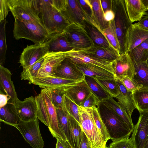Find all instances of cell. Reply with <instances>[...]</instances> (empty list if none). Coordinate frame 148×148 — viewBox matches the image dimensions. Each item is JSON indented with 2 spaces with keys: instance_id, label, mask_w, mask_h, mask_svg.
<instances>
[{
  "instance_id": "d590c367",
  "label": "cell",
  "mask_w": 148,
  "mask_h": 148,
  "mask_svg": "<svg viewBox=\"0 0 148 148\" xmlns=\"http://www.w3.org/2000/svg\"><path fill=\"white\" fill-rule=\"evenodd\" d=\"M102 33L110 45L120 53V47L116 31L114 20L110 22L109 27L104 29Z\"/></svg>"
},
{
  "instance_id": "f5cc1de1",
  "label": "cell",
  "mask_w": 148,
  "mask_h": 148,
  "mask_svg": "<svg viewBox=\"0 0 148 148\" xmlns=\"http://www.w3.org/2000/svg\"><path fill=\"white\" fill-rule=\"evenodd\" d=\"M115 17V13L112 10H107L104 13V19L107 22H110L113 21Z\"/></svg>"
},
{
  "instance_id": "7402d4cb",
  "label": "cell",
  "mask_w": 148,
  "mask_h": 148,
  "mask_svg": "<svg viewBox=\"0 0 148 148\" xmlns=\"http://www.w3.org/2000/svg\"><path fill=\"white\" fill-rule=\"evenodd\" d=\"M45 42L49 52H66L74 50L64 32L51 35Z\"/></svg>"
},
{
  "instance_id": "f907efd6",
  "label": "cell",
  "mask_w": 148,
  "mask_h": 148,
  "mask_svg": "<svg viewBox=\"0 0 148 148\" xmlns=\"http://www.w3.org/2000/svg\"><path fill=\"white\" fill-rule=\"evenodd\" d=\"M51 5L61 12L66 9L67 0H50Z\"/></svg>"
},
{
  "instance_id": "d6986e66",
  "label": "cell",
  "mask_w": 148,
  "mask_h": 148,
  "mask_svg": "<svg viewBox=\"0 0 148 148\" xmlns=\"http://www.w3.org/2000/svg\"><path fill=\"white\" fill-rule=\"evenodd\" d=\"M64 95L78 106L92 93L84 79L63 90Z\"/></svg>"
},
{
  "instance_id": "b9f144b4",
  "label": "cell",
  "mask_w": 148,
  "mask_h": 148,
  "mask_svg": "<svg viewBox=\"0 0 148 148\" xmlns=\"http://www.w3.org/2000/svg\"><path fill=\"white\" fill-rule=\"evenodd\" d=\"M92 111L96 125L104 141L106 143L107 141L111 139V138L106 127L101 117L97 107L92 108Z\"/></svg>"
},
{
  "instance_id": "7a4b0ae2",
  "label": "cell",
  "mask_w": 148,
  "mask_h": 148,
  "mask_svg": "<svg viewBox=\"0 0 148 148\" xmlns=\"http://www.w3.org/2000/svg\"><path fill=\"white\" fill-rule=\"evenodd\" d=\"M41 21L50 35L64 32L71 24L62 12L53 6L50 0H39Z\"/></svg>"
},
{
  "instance_id": "2e32d148",
  "label": "cell",
  "mask_w": 148,
  "mask_h": 148,
  "mask_svg": "<svg viewBox=\"0 0 148 148\" xmlns=\"http://www.w3.org/2000/svg\"><path fill=\"white\" fill-rule=\"evenodd\" d=\"M55 76L75 80L84 79V75L75 64L68 57L65 58L57 68Z\"/></svg>"
},
{
  "instance_id": "f1b7e54d",
  "label": "cell",
  "mask_w": 148,
  "mask_h": 148,
  "mask_svg": "<svg viewBox=\"0 0 148 148\" xmlns=\"http://www.w3.org/2000/svg\"><path fill=\"white\" fill-rule=\"evenodd\" d=\"M83 26L94 45L105 47L111 46L102 32L96 26L87 20L85 21Z\"/></svg>"
},
{
  "instance_id": "277c9868",
  "label": "cell",
  "mask_w": 148,
  "mask_h": 148,
  "mask_svg": "<svg viewBox=\"0 0 148 148\" xmlns=\"http://www.w3.org/2000/svg\"><path fill=\"white\" fill-rule=\"evenodd\" d=\"M80 124L92 148H106V143L98 130L93 117L92 108L78 105Z\"/></svg>"
},
{
  "instance_id": "f546056e",
  "label": "cell",
  "mask_w": 148,
  "mask_h": 148,
  "mask_svg": "<svg viewBox=\"0 0 148 148\" xmlns=\"http://www.w3.org/2000/svg\"><path fill=\"white\" fill-rule=\"evenodd\" d=\"M132 61L134 68L133 80L141 88L148 89V66L147 62Z\"/></svg>"
},
{
  "instance_id": "1f68e13d",
  "label": "cell",
  "mask_w": 148,
  "mask_h": 148,
  "mask_svg": "<svg viewBox=\"0 0 148 148\" xmlns=\"http://www.w3.org/2000/svg\"><path fill=\"white\" fill-rule=\"evenodd\" d=\"M93 11V21L95 25L102 32L108 27L110 22L106 21L104 18V13L101 8L100 0H89Z\"/></svg>"
},
{
  "instance_id": "ffe728a7",
  "label": "cell",
  "mask_w": 148,
  "mask_h": 148,
  "mask_svg": "<svg viewBox=\"0 0 148 148\" xmlns=\"http://www.w3.org/2000/svg\"><path fill=\"white\" fill-rule=\"evenodd\" d=\"M11 75L8 69L0 65V93L8 95L10 98L8 102L14 103L18 98L11 79Z\"/></svg>"
},
{
  "instance_id": "9a60e30c",
  "label": "cell",
  "mask_w": 148,
  "mask_h": 148,
  "mask_svg": "<svg viewBox=\"0 0 148 148\" xmlns=\"http://www.w3.org/2000/svg\"><path fill=\"white\" fill-rule=\"evenodd\" d=\"M139 114L131 138L135 148H145L148 133V112Z\"/></svg>"
},
{
  "instance_id": "cb8c5ba5",
  "label": "cell",
  "mask_w": 148,
  "mask_h": 148,
  "mask_svg": "<svg viewBox=\"0 0 148 148\" xmlns=\"http://www.w3.org/2000/svg\"><path fill=\"white\" fill-rule=\"evenodd\" d=\"M76 65L84 76L103 80H112L116 78L114 74L102 68L84 63Z\"/></svg>"
},
{
  "instance_id": "6da1fadb",
  "label": "cell",
  "mask_w": 148,
  "mask_h": 148,
  "mask_svg": "<svg viewBox=\"0 0 148 148\" xmlns=\"http://www.w3.org/2000/svg\"><path fill=\"white\" fill-rule=\"evenodd\" d=\"M97 108L111 140L129 138L133 132L112 108L103 101Z\"/></svg>"
},
{
  "instance_id": "ba28073f",
  "label": "cell",
  "mask_w": 148,
  "mask_h": 148,
  "mask_svg": "<svg viewBox=\"0 0 148 148\" xmlns=\"http://www.w3.org/2000/svg\"><path fill=\"white\" fill-rule=\"evenodd\" d=\"M14 127L32 148H43L44 142L40 132L38 118L28 122L20 121Z\"/></svg>"
},
{
  "instance_id": "680465c9",
  "label": "cell",
  "mask_w": 148,
  "mask_h": 148,
  "mask_svg": "<svg viewBox=\"0 0 148 148\" xmlns=\"http://www.w3.org/2000/svg\"><path fill=\"white\" fill-rule=\"evenodd\" d=\"M146 11H148V0H141Z\"/></svg>"
},
{
  "instance_id": "836d02e7",
  "label": "cell",
  "mask_w": 148,
  "mask_h": 148,
  "mask_svg": "<svg viewBox=\"0 0 148 148\" xmlns=\"http://www.w3.org/2000/svg\"><path fill=\"white\" fill-rule=\"evenodd\" d=\"M127 53L135 62H147L148 60V39Z\"/></svg>"
},
{
  "instance_id": "484cf974",
  "label": "cell",
  "mask_w": 148,
  "mask_h": 148,
  "mask_svg": "<svg viewBox=\"0 0 148 148\" xmlns=\"http://www.w3.org/2000/svg\"><path fill=\"white\" fill-rule=\"evenodd\" d=\"M83 130L80 124L73 116L68 114L67 141L72 148H78L82 138Z\"/></svg>"
},
{
  "instance_id": "816d5d0a",
  "label": "cell",
  "mask_w": 148,
  "mask_h": 148,
  "mask_svg": "<svg viewBox=\"0 0 148 148\" xmlns=\"http://www.w3.org/2000/svg\"><path fill=\"white\" fill-rule=\"evenodd\" d=\"M100 1L101 7L103 13L107 10H112V0H100Z\"/></svg>"
},
{
  "instance_id": "f6af8a7d",
  "label": "cell",
  "mask_w": 148,
  "mask_h": 148,
  "mask_svg": "<svg viewBox=\"0 0 148 148\" xmlns=\"http://www.w3.org/2000/svg\"><path fill=\"white\" fill-rule=\"evenodd\" d=\"M109 148H135L131 138L112 140Z\"/></svg>"
},
{
  "instance_id": "74e56055",
  "label": "cell",
  "mask_w": 148,
  "mask_h": 148,
  "mask_svg": "<svg viewBox=\"0 0 148 148\" xmlns=\"http://www.w3.org/2000/svg\"><path fill=\"white\" fill-rule=\"evenodd\" d=\"M56 108H63L64 93L63 90L56 88L44 89Z\"/></svg>"
},
{
  "instance_id": "30bf717a",
  "label": "cell",
  "mask_w": 148,
  "mask_h": 148,
  "mask_svg": "<svg viewBox=\"0 0 148 148\" xmlns=\"http://www.w3.org/2000/svg\"><path fill=\"white\" fill-rule=\"evenodd\" d=\"M48 52V46L45 42L27 45L20 56L19 63L23 69H27L43 57Z\"/></svg>"
},
{
  "instance_id": "6f0895ef",
  "label": "cell",
  "mask_w": 148,
  "mask_h": 148,
  "mask_svg": "<svg viewBox=\"0 0 148 148\" xmlns=\"http://www.w3.org/2000/svg\"><path fill=\"white\" fill-rule=\"evenodd\" d=\"M56 148H67L66 141L64 140L57 138Z\"/></svg>"
},
{
  "instance_id": "60d3db41",
  "label": "cell",
  "mask_w": 148,
  "mask_h": 148,
  "mask_svg": "<svg viewBox=\"0 0 148 148\" xmlns=\"http://www.w3.org/2000/svg\"><path fill=\"white\" fill-rule=\"evenodd\" d=\"M7 22L5 19L0 23V65L2 66L5 62L7 49L5 34Z\"/></svg>"
},
{
  "instance_id": "681fc988",
  "label": "cell",
  "mask_w": 148,
  "mask_h": 148,
  "mask_svg": "<svg viewBox=\"0 0 148 148\" xmlns=\"http://www.w3.org/2000/svg\"><path fill=\"white\" fill-rule=\"evenodd\" d=\"M9 11L8 0H0V23L6 19Z\"/></svg>"
},
{
  "instance_id": "d6a6232c",
  "label": "cell",
  "mask_w": 148,
  "mask_h": 148,
  "mask_svg": "<svg viewBox=\"0 0 148 148\" xmlns=\"http://www.w3.org/2000/svg\"><path fill=\"white\" fill-rule=\"evenodd\" d=\"M136 108L139 112H148V89L140 88L132 92Z\"/></svg>"
},
{
  "instance_id": "d4e9b609",
  "label": "cell",
  "mask_w": 148,
  "mask_h": 148,
  "mask_svg": "<svg viewBox=\"0 0 148 148\" xmlns=\"http://www.w3.org/2000/svg\"><path fill=\"white\" fill-rule=\"evenodd\" d=\"M126 11L131 23L140 21L147 12L141 0H125Z\"/></svg>"
},
{
  "instance_id": "603a6c76",
  "label": "cell",
  "mask_w": 148,
  "mask_h": 148,
  "mask_svg": "<svg viewBox=\"0 0 148 148\" xmlns=\"http://www.w3.org/2000/svg\"><path fill=\"white\" fill-rule=\"evenodd\" d=\"M114 71L116 78L124 76L132 79L134 73V66L127 53L121 55L115 61Z\"/></svg>"
},
{
  "instance_id": "5bb4252c",
  "label": "cell",
  "mask_w": 148,
  "mask_h": 148,
  "mask_svg": "<svg viewBox=\"0 0 148 148\" xmlns=\"http://www.w3.org/2000/svg\"><path fill=\"white\" fill-rule=\"evenodd\" d=\"M14 103L21 121L28 122L38 118L36 103L35 98L32 96L23 101L18 99Z\"/></svg>"
},
{
  "instance_id": "ac0fdd59",
  "label": "cell",
  "mask_w": 148,
  "mask_h": 148,
  "mask_svg": "<svg viewBox=\"0 0 148 148\" xmlns=\"http://www.w3.org/2000/svg\"><path fill=\"white\" fill-rule=\"evenodd\" d=\"M61 12L71 24L74 23L83 25L87 19L78 0H67L66 9Z\"/></svg>"
},
{
  "instance_id": "4dcf8cb0",
  "label": "cell",
  "mask_w": 148,
  "mask_h": 148,
  "mask_svg": "<svg viewBox=\"0 0 148 148\" xmlns=\"http://www.w3.org/2000/svg\"><path fill=\"white\" fill-rule=\"evenodd\" d=\"M114 98L109 96L108 98L102 101L104 102L112 108L116 113L122 119L129 128L132 132L134 125L131 117L127 114L125 109Z\"/></svg>"
},
{
  "instance_id": "91938a15",
  "label": "cell",
  "mask_w": 148,
  "mask_h": 148,
  "mask_svg": "<svg viewBox=\"0 0 148 148\" xmlns=\"http://www.w3.org/2000/svg\"><path fill=\"white\" fill-rule=\"evenodd\" d=\"M145 148H148V133Z\"/></svg>"
},
{
  "instance_id": "be15d7a7",
  "label": "cell",
  "mask_w": 148,
  "mask_h": 148,
  "mask_svg": "<svg viewBox=\"0 0 148 148\" xmlns=\"http://www.w3.org/2000/svg\"><path fill=\"white\" fill-rule=\"evenodd\" d=\"M106 148H109V147H106Z\"/></svg>"
},
{
  "instance_id": "7bdbcfd3",
  "label": "cell",
  "mask_w": 148,
  "mask_h": 148,
  "mask_svg": "<svg viewBox=\"0 0 148 148\" xmlns=\"http://www.w3.org/2000/svg\"><path fill=\"white\" fill-rule=\"evenodd\" d=\"M63 108L80 124L78 105L64 95Z\"/></svg>"
},
{
  "instance_id": "7dc6e473",
  "label": "cell",
  "mask_w": 148,
  "mask_h": 148,
  "mask_svg": "<svg viewBox=\"0 0 148 148\" xmlns=\"http://www.w3.org/2000/svg\"><path fill=\"white\" fill-rule=\"evenodd\" d=\"M82 9L87 17V20L93 21V11L89 0H78Z\"/></svg>"
},
{
  "instance_id": "4316f807",
  "label": "cell",
  "mask_w": 148,
  "mask_h": 148,
  "mask_svg": "<svg viewBox=\"0 0 148 148\" xmlns=\"http://www.w3.org/2000/svg\"><path fill=\"white\" fill-rule=\"evenodd\" d=\"M116 80L119 91V94L116 98L128 115L131 117L133 111L136 109L133 99L132 92L128 91L119 79L116 78Z\"/></svg>"
},
{
  "instance_id": "83f0119b",
  "label": "cell",
  "mask_w": 148,
  "mask_h": 148,
  "mask_svg": "<svg viewBox=\"0 0 148 148\" xmlns=\"http://www.w3.org/2000/svg\"><path fill=\"white\" fill-rule=\"evenodd\" d=\"M1 121L14 127L21 121L17 112L14 103L8 102L4 107L0 108Z\"/></svg>"
},
{
  "instance_id": "4fadbf2b",
  "label": "cell",
  "mask_w": 148,
  "mask_h": 148,
  "mask_svg": "<svg viewBox=\"0 0 148 148\" xmlns=\"http://www.w3.org/2000/svg\"><path fill=\"white\" fill-rule=\"evenodd\" d=\"M45 104L49 116L50 126L48 128L51 134L56 139H62L65 141L67 139L58 122L56 108L52 103L48 95L44 89L40 93Z\"/></svg>"
},
{
  "instance_id": "8fae6325",
  "label": "cell",
  "mask_w": 148,
  "mask_h": 148,
  "mask_svg": "<svg viewBox=\"0 0 148 148\" xmlns=\"http://www.w3.org/2000/svg\"><path fill=\"white\" fill-rule=\"evenodd\" d=\"M84 79L75 80L62 78L56 76L36 77L29 81V84L37 85L43 89L56 88L64 90L75 85Z\"/></svg>"
},
{
  "instance_id": "9f6ffc18",
  "label": "cell",
  "mask_w": 148,
  "mask_h": 148,
  "mask_svg": "<svg viewBox=\"0 0 148 148\" xmlns=\"http://www.w3.org/2000/svg\"><path fill=\"white\" fill-rule=\"evenodd\" d=\"M138 23L143 28L148 31V14L145 16Z\"/></svg>"
},
{
  "instance_id": "7c38bea8",
  "label": "cell",
  "mask_w": 148,
  "mask_h": 148,
  "mask_svg": "<svg viewBox=\"0 0 148 148\" xmlns=\"http://www.w3.org/2000/svg\"><path fill=\"white\" fill-rule=\"evenodd\" d=\"M66 57V52H48L44 56L37 77L54 76L57 68Z\"/></svg>"
},
{
  "instance_id": "44dd1931",
  "label": "cell",
  "mask_w": 148,
  "mask_h": 148,
  "mask_svg": "<svg viewBox=\"0 0 148 148\" xmlns=\"http://www.w3.org/2000/svg\"><path fill=\"white\" fill-rule=\"evenodd\" d=\"M79 51L92 57L112 61L116 60L121 56L118 51L111 46L105 47L94 45Z\"/></svg>"
},
{
  "instance_id": "9c48e42d",
  "label": "cell",
  "mask_w": 148,
  "mask_h": 148,
  "mask_svg": "<svg viewBox=\"0 0 148 148\" xmlns=\"http://www.w3.org/2000/svg\"><path fill=\"white\" fill-rule=\"evenodd\" d=\"M66 55L67 57L76 64L84 63L94 65L106 70L115 75V61L96 58L74 50L66 52Z\"/></svg>"
},
{
  "instance_id": "3957f363",
  "label": "cell",
  "mask_w": 148,
  "mask_h": 148,
  "mask_svg": "<svg viewBox=\"0 0 148 148\" xmlns=\"http://www.w3.org/2000/svg\"><path fill=\"white\" fill-rule=\"evenodd\" d=\"M14 37L18 40L25 39L34 44L45 42L50 35L41 21H23L14 20Z\"/></svg>"
},
{
  "instance_id": "db71d44e",
  "label": "cell",
  "mask_w": 148,
  "mask_h": 148,
  "mask_svg": "<svg viewBox=\"0 0 148 148\" xmlns=\"http://www.w3.org/2000/svg\"><path fill=\"white\" fill-rule=\"evenodd\" d=\"M78 148H92L87 138L83 131L81 141Z\"/></svg>"
},
{
  "instance_id": "8992f818",
  "label": "cell",
  "mask_w": 148,
  "mask_h": 148,
  "mask_svg": "<svg viewBox=\"0 0 148 148\" xmlns=\"http://www.w3.org/2000/svg\"><path fill=\"white\" fill-rule=\"evenodd\" d=\"M112 10L115 14L114 19L116 32L120 44L121 55L127 53L126 36L128 30L132 24L126 11L125 1L112 0Z\"/></svg>"
},
{
  "instance_id": "6125c7cd",
  "label": "cell",
  "mask_w": 148,
  "mask_h": 148,
  "mask_svg": "<svg viewBox=\"0 0 148 148\" xmlns=\"http://www.w3.org/2000/svg\"><path fill=\"white\" fill-rule=\"evenodd\" d=\"M147 65L148 66V60H147Z\"/></svg>"
},
{
  "instance_id": "52a82bcc",
  "label": "cell",
  "mask_w": 148,
  "mask_h": 148,
  "mask_svg": "<svg viewBox=\"0 0 148 148\" xmlns=\"http://www.w3.org/2000/svg\"><path fill=\"white\" fill-rule=\"evenodd\" d=\"M64 32L74 50L80 51L94 45L82 25L74 23H71Z\"/></svg>"
},
{
  "instance_id": "e575fe53",
  "label": "cell",
  "mask_w": 148,
  "mask_h": 148,
  "mask_svg": "<svg viewBox=\"0 0 148 148\" xmlns=\"http://www.w3.org/2000/svg\"><path fill=\"white\" fill-rule=\"evenodd\" d=\"M84 80L92 92L100 102L108 99L110 96L94 78L84 76Z\"/></svg>"
},
{
  "instance_id": "5b68a950",
  "label": "cell",
  "mask_w": 148,
  "mask_h": 148,
  "mask_svg": "<svg viewBox=\"0 0 148 148\" xmlns=\"http://www.w3.org/2000/svg\"><path fill=\"white\" fill-rule=\"evenodd\" d=\"M8 5L14 20L41 21L39 0H8Z\"/></svg>"
},
{
  "instance_id": "c3c4849f",
  "label": "cell",
  "mask_w": 148,
  "mask_h": 148,
  "mask_svg": "<svg viewBox=\"0 0 148 148\" xmlns=\"http://www.w3.org/2000/svg\"><path fill=\"white\" fill-rule=\"evenodd\" d=\"M99 101L92 92L81 103L80 106L85 108L98 107Z\"/></svg>"
},
{
  "instance_id": "ab89813d",
  "label": "cell",
  "mask_w": 148,
  "mask_h": 148,
  "mask_svg": "<svg viewBox=\"0 0 148 148\" xmlns=\"http://www.w3.org/2000/svg\"><path fill=\"white\" fill-rule=\"evenodd\" d=\"M44 59V56L28 68L23 69L22 72L21 73V79L27 80L29 81L33 78L37 77Z\"/></svg>"
},
{
  "instance_id": "bcb514c9",
  "label": "cell",
  "mask_w": 148,
  "mask_h": 148,
  "mask_svg": "<svg viewBox=\"0 0 148 148\" xmlns=\"http://www.w3.org/2000/svg\"><path fill=\"white\" fill-rule=\"evenodd\" d=\"M116 78L119 79L129 91L133 92L141 87L135 83L133 79L124 76H120Z\"/></svg>"
},
{
  "instance_id": "94428289",
  "label": "cell",
  "mask_w": 148,
  "mask_h": 148,
  "mask_svg": "<svg viewBox=\"0 0 148 148\" xmlns=\"http://www.w3.org/2000/svg\"><path fill=\"white\" fill-rule=\"evenodd\" d=\"M66 144L67 148H72L67 141H66Z\"/></svg>"
},
{
  "instance_id": "e0dca14e",
  "label": "cell",
  "mask_w": 148,
  "mask_h": 148,
  "mask_svg": "<svg viewBox=\"0 0 148 148\" xmlns=\"http://www.w3.org/2000/svg\"><path fill=\"white\" fill-rule=\"evenodd\" d=\"M148 39V31L138 23L132 24L128 29L126 36L127 53Z\"/></svg>"
},
{
  "instance_id": "8d00e7d4",
  "label": "cell",
  "mask_w": 148,
  "mask_h": 148,
  "mask_svg": "<svg viewBox=\"0 0 148 148\" xmlns=\"http://www.w3.org/2000/svg\"><path fill=\"white\" fill-rule=\"evenodd\" d=\"M37 107V117L48 128L50 123L47 109L41 93L35 97Z\"/></svg>"
},
{
  "instance_id": "ee69618b",
  "label": "cell",
  "mask_w": 148,
  "mask_h": 148,
  "mask_svg": "<svg viewBox=\"0 0 148 148\" xmlns=\"http://www.w3.org/2000/svg\"><path fill=\"white\" fill-rule=\"evenodd\" d=\"M56 110L58 123L67 140L68 114L66 111L63 108H56Z\"/></svg>"
},
{
  "instance_id": "f35d334b",
  "label": "cell",
  "mask_w": 148,
  "mask_h": 148,
  "mask_svg": "<svg viewBox=\"0 0 148 148\" xmlns=\"http://www.w3.org/2000/svg\"><path fill=\"white\" fill-rule=\"evenodd\" d=\"M94 78L110 97L116 98L119 94L116 79L103 80Z\"/></svg>"
},
{
  "instance_id": "11a10c76",
  "label": "cell",
  "mask_w": 148,
  "mask_h": 148,
  "mask_svg": "<svg viewBox=\"0 0 148 148\" xmlns=\"http://www.w3.org/2000/svg\"><path fill=\"white\" fill-rule=\"evenodd\" d=\"M10 98L7 95L0 93V107H3L8 103Z\"/></svg>"
}]
</instances>
